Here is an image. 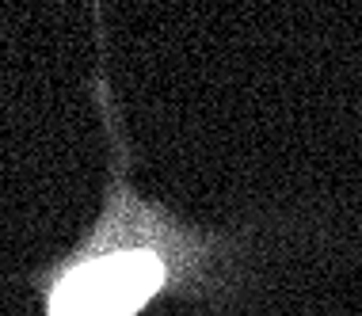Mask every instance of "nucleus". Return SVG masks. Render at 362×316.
I'll return each mask as SVG.
<instances>
[{"label": "nucleus", "mask_w": 362, "mask_h": 316, "mask_svg": "<svg viewBox=\"0 0 362 316\" xmlns=\"http://www.w3.org/2000/svg\"><path fill=\"white\" fill-rule=\"evenodd\" d=\"M95 95L115 145L111 183L81 244L42 274H31V286L42 293V316H141L160 298H206L218 290L233 244L218 233L191 229L183 217L134 191L103 69L95 73Z\"/></svg>", "instance_id": "obj_1"}]
</instances>
